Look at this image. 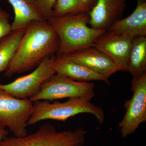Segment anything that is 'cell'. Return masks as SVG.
Wrapping results in <instances>:
<instances>
[{"label": "cell", "instance_id": "obj_1", "mask_svg": "<svg viewBox=\"0 0 146 146\" xmlns=\"http://www.w3.org/2000/svg\"><path fill=\"white\" fill-rule=\"evenodd\" d=\"M59 40L48 21L29 24L4 76L11 77L36 68L43 60L57 54Z\"/></svg>", "mask_w": 146, "mask_h": 146}, {"label": "cell", "instance_id": "obj_2", "mask_svg": "<svg viewBox=\"0 0 146 146\" xmlns=\"http://www.w3.org/2000/svg\"><path fill=\"white\" fill-rule=\"evenodd\" d=\"M89 19L88 13L50 18L48 21L59 40L57 54H69L84 48L94 46L97 39L107 31L89 26Z\"/></svg>", "mask_w": 146, "mask_h": 146}, {"label": "cell", "instance_id": "obj_3", "mask_svg": "<svg viewBox=\"0 0 146 146\" xmlns=\"http://www.w3.org/2000/svg\"><path fill=\"white\" fill-rule=\"evenodd\" d=\"M90 101L80 98H70L63 103L55 102L51 103L48 101H36L33 102V111L27 125H34L45 120L63 121L84 113L94 115L102 124L105 120L104 112L101 108L95 106Z\"/></svg>", "mask_w": 146, "mask_h": 146}, {"label": "cell", "instance_id": "obj_4", "mask_svg": "<svg viewBox=\"0 0 146 146\" xmlns=\"http://www.w3.org/2000/svg\"><path fill=\"white\" fill-rule=\"evenodd\" d=\"M86 131L82 127L58 131L54 126L45 123L36 132L22 137H7L0 146H83Z\"/></svg>", "mask_w": 146, "mask_h": 146}, {"label": "cell", "instance_id": "obj_5", "mask_svg": "<svg viewBox=\"0 0 146 146\" xmlns=\"http://www.w3.org/2000/svg\"><path fill=\"white\" fill-rule=\"evenodd\" d=\"M94 83L76 81L55 74L42 84L37 94L29 100L52 101L58 99L80 98L91 100L95 96Z\"/></svg>", "mask_w": 146, "mask_h": 146}, {"label": "cell", "instance_id": "obj_6", "mask_svg": "<svg viewBox=\"0 0 146 146\" xmlns=\"http://www.w3.org/2000/svg\"><path fill=\"white\" fill-rule=\"evenodd\" d=\"M33 108V102L29 99L14 98L0 89V123L8 128L14 136L27 135V121Z\"/></svg>", "mask_w": 146, "mask_h": 146}, {"label": "cell", "instance_id": "obj_7", "mask_svg": "<svg viewBox=\"0 0 146 146\" xmlns=\"http://www.w3.org/2000/svg\"><path fill=\"white\" fill-rule=\"evenodd\" d=\"M133 95L126 101V112L119 123L123 138L134 133L139 126L146 121V72L138 77H133L131 82Z\"/></svg>", "mask_w": 146, "mask_h": 146}, {"label": "cell", "instance_id": "obj_8", "mask_svg": "<svg viewBox=\"0 0 146 146\" xmlns=\"http://www.w3.org/2000/svg\"><path fill=\"white\" fill-rule=\"evenodd\" d=\"M47 57L31 73L18 78L7 84H0V89L11 96L21 100H29L38 93L42 84L55 74Z\"/></svg>", "mask_w": 146, "mask_h": 146}, {"label": "cell", "instance_id": "obj_9", "mask_svg": "<svg viewBox=\"0 0 146 146\" xmlns=\"http://www.w3.org/2000/svg\"><path fill=\"white\" fill-rule=\"evenodd\" d=\"M133 39L130 36L107 31L97 39L94 47L111 58L123 71H127Z\"/></svg>", "mask_w": 146, "mask_h": 146}, {"label": "cell", "instance_id": "obj_10", "mask_svg": "<svg viewBox=\"0 0 146 146\" xmlns=\"http://www.w3.org/2000/svg\"><path fill=\"white\" fill-rule=\"evenodd\" d=\"M71 60L107 78L123 69L108 56L94 46L67 54Z\"/></svg>", "mask_w": 146, "mask_h": 146}, {"label": "cell", "instance_id": "obj_11", "mask_svg": "<svg viewBox=\"0 0 146 146\" xmlns=\"http://www.w3.org/2000/svg\"><path fill=\"white\" fill-rule=\"evenodd\" d=\"M50 65L55 74L74 80L84 82L97 80L104 82L108 85L110 84L109 79L106 77L74 62L68 54L52 56L50 57Z\"/></svg>", "mask_w": 146, "mask_h": 146}, {"label": "cell", "instance_id": "obj_12", "mask_svg": "<svg viewBox=\"0 0 146 146\" xmlns=\"http://www.w3.org/2000/svg\"><path fill=\"white\" fill-rule=\"evenodd\" d=\"M127 0H98L89 13V25L92 28L107 31L121 19L126 7Z\"/></svg>", "mask_w": 146, "mask_h": 146}, {"label": "cell", "instance_id": "obj_13", "mask_svg": "<svg viewBox=\"0 0 146 146\" xmlns=\"http://www.w3.org/2000/svg\"><path fill=\"white\" fill-rule=\"evenodd\" d=\"M135 10L126 18L115 22L107 31L134 38L146 36V0H136Z\"/></svg>", "mask_w": 146, "mask_h": 146}, {"label": "cell", "instance_id": "obj_14", "mask_svg": "<svg viewBox=\"0 0 146 146\" xmlns=\"http://www.w3.org/2000/svg\"><path fill=\"white\" fill-rule=\"evenodd\" d=\"M13 7L14 18L12 31L27 26L33 21L44 20L35 0H7Z\"/></svg>", "mask_w": 146, "mask_h": 146}, {"label": "cell", "instance_id": "obj_15", "mask_svg": "<svg viewBox=\"0 0 146 146\" xmlns=\"http://www.w3.org/2000/svg\"><path fill=\"white\" fill-rule=\"evenodd\" d=\"M146 70V37L133 38L129 52L127 71L133 77H138Z\"/></svg>", "mask_w": 146, "mask_h": 146}, {"label": "cell", "instance_id": "obj_16", "mask_svg": "<svg viewBox=\"0 0 146 146\" xmlns=\"http://www.w3.org/2000/svg\"><path fill=\"white\" fill-rule=\"evenodd\" d=\"M27 27L12 31L10 34L0 40V73L8 68Z\"/></svg>", "mask_w": 146, "mask_h": 146}, {"label": "cell", "instance_id": "obj_17", "mask_svg": "<svg viewBox=\"0 0 146 146\" xmlns=\"http://www.w3.org/2000/svg\"><path fill=\"white\" fill-rule=\"evenodd\" d=\"M81 13L78 0H56L53 8L52 17H62Z\"/></svg>", "mask_w": 146, "mask_h": 146}, {"label": "cell", "instance_id": "obj_18", "mask_svg": "<svg viewBox=\"0 0 146 146\" xmlns=\"http://www.w3.org/2000/svg\"><path fill=\"white\" fill-rule=\"evenodd\" d=\"M56 0H35L37 8L44 20L48 21L52 17L53 8Z\"/></svg>", "mask_w": 146, "mask_h": 146}, {"label": "cell", "instance_id": "obj_19", "mask_svg": "<svg viewBox=\"0 0 146 146\" xmlns=\"http://www.w3.org/2000/svg\"><path fill=\"white\" fill-rule=\"evenodd\" d=\"M9 18V13L0 7V40L10 34L12 31Z\"/></svg>", "mask_w": 146, "mask_h": 146}, {"label": "cell", "instance_id": "obj_20", "mask_svg": "<svg viewBox=\"0 0 146 146\" xmlns=\"http://www.w3.org/2000/svg\"><path fill=\"white\" fill-rule=\"evenodd\" d=\"M98 0H78L81 13H89L96 5Z\"/></svg>", "mask_w": 146, "mask_h": 146}, {"label": "cell", "instance_id": "obj_21", "mask_svg": "<svg viewBox=\"0 0 146 146\" xmlns=\"http://www.w3.org/2000/svg\"><path fill=\"white\" fill-rule=\"evenodd\" d=\"M8 133L5 127L0 123V142L7 136Z\"/></svg>", "mask_w": 146, "mask_h": 146}]
</instances>
